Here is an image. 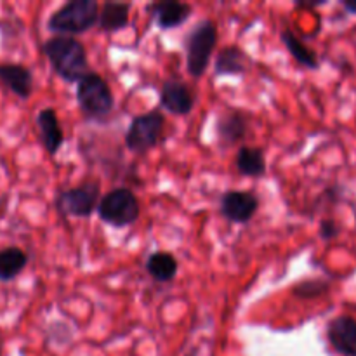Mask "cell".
<instances>
[{
  "label": "cell",
  "instance_id": "6da1fadb",
  "mask_svg": "<svg viewBox=\"0 0 356 356\" xmlns=\"http://www.w3.org/2000/svg\"><path fill=\"white\" fill-rule=\"evenodd\" d=\"M42 51L47 56L56 75L65 82L76 83L90 72L86 45L75 37L56 35L44 42Z\"/></svg>",
  "mask_w": 356,
  "mask_h": 356
},
{
  "label": "cell",
  "instance_id": "7a4b0ae2",
  "mask_svg": "<svg viewBox=\"0 0 356 356\" xmlns=\"http://www.w3.org/2000/svg\"><path fill=\"white\" fill-rule=\"evenodd\" d=\"M218 26L212 19H202L191 28L184 37V51H186V72L193 79L205 75L211 65L212 54L218 45Z\"/></svg>",
  "mask_w": 356,
  "mask_h": 356
},
{
  "label": "cell",
  "instance_id": "3957f363",
  "mask_svg": "<svg viewBox=\"0 0 356 356\" xmlns=\"http://www.w3.org/2000/svg\"><path fill=\"white\" fill-rule=\"evenodd\" d=\"M99 3L96 0H72L59 7L49 17V31L61 37L87 33L94 24H97Z\"/></svg>",
  "mask_w": 356,
  "mask_h": 356
},
{
  "label": "cell",
  "instance_id": "277c9868",
  "mask_svg": "<svg viewBox=\"0 0 356 356\" xmlns=\"http://www.w3.org/2000/svg\"><path fill=\"white\" fill-rule=\"evenodd\" d=\"M76 103L83 117L103 120L113 111L115 97L111 87L99 73L89 72L76 82Z\"/></svg>",
  "mask_w": 356,
  "mask_h": 356
},
{
  "label": "cell",
  "instance_id": "5b68a950",
  "mask_svg": "<svg viewBox=\"0 0 356 356\" xmlns=\"http://www.w3.org/2000/svg\"><path fill=\"white\" fill-rule=\"evenodd\" d=\"M96 212L101 221L113 228H129L139 219L141 205L134 191L120 186L101 197Z\"/></svg>",
  "mask_w": 356,
  "mask_h": 356
},
{
  "label": "cell",
  "instance_id": "8992f818",
  "mask_svg": "<svg viewBox=\"0 0 356 356\" xmlns=\"http://www.w3.org/2000/svg\"><path fill=\"white\" fill-rule=\"evenodd\" d=\"M163 127H165V117L162 111L152 110L148 113L136 115L125 132V146L132 153L143 155L159 146V143L162 141Z\"/></svg>",
  "mask_w": 356,
  "mask_h": 356
},
{
  "label": "cell",
  "instance_id": "52a82bcc",
  "mask_svg": "<svg viewBox=\"0 0 356 356\" xmlns=\"http://www.w3.org/2000/svg\"><path fill=\"white\" fill-rule=\"evenodd\" d=\"M101 200L99 181L89 179L79 186L61 191L56 198V209L66 218H89Z\"/></svg>",
  "mask_w": 356,
  "mask_h": 356
},
{
  "label": "cell",
  "instance_id": "ba28073f",
  "mask_svg": "<svg viewBox=\"0 0 356 356\" xmlns=\"http://www.w3.org/2000/svg\"><path fill=\"white\" fill-rule=\"evenodd\" d=\"M259 211V198L247 190H228L219 200V212L235 225H247Z\"/></svg>",
  "mask_w": 356,
  "mask_h": 356
},
{
  "label": "cell",
  "instance_id": "9c48e42d",
  "mask_svg": "<svg viewBox=\"0 0 356 356\" xmlns=\"http://www.w3.org/2000/svg\"><path fill=\"white\" fill-rule=\"evenodd\" d=\"M325 337L339 356H356V318L351 315L334 316L325 325Z\"/></svg>",
  "mask_w": 356,
  "mask_h": 356
},
{
  "label": "cell",
  "instance_id": "30bf717a",
  "mask_svg": "<svg viewBox=\"0 0 356 356\" xmlns=\"http://www.w3.org/2000/svg\"><path fill=\"white\" fill-rule=\"evenodd\" d=\"M146 13L152 19H155L160 30L167 31L186 23L193 14V7L186 2H177V0H160V2L148 3Z\"/></svg>",
  "mask_w": 356,
  "mask_h": 356
},
{
  "label": "cell",
  "instance_id": "8fae6325",
  "mask_svg": "<svg viewBox=\"0 0 356 356\" xmlns=\"http://www.w3.org/2000/svg\"><path fill=\"white\" fill-rule=\"evenodd\" d=\"M160 104L169 113L186 117L193 110L195 97L183 80L167 79L160 89Z\"/></svg>",
  "mask_w": 356,
  "mask_h": 356
},
{
  "label": "cell",
  "instance_id": "7c38bea8",
  "mask_svg": "<svg viewBox=\"0 0 356 356\" xmlns=\"http://www.w3.org/2000/svg\"><path fill=\"white\" fill-rule=\"evenodd\" d=\"M0 83L19 99L33 94V73L19 63H0Z\"/></svg>",
  "mask_w": 356,
  "mask_h": 356
},
{
  "label": "cell",
  "instance_id": "4fadbf2b",
  "mask_svg": "<svg viewBox=\"0 0 356 356\" xmlns=\"http://www.w3.org/2000/svg\"><path fill=\"white\" fill-rule=\"evenodd\" d=\"M38 138L49 155L54 156L65 145V132L54 108H42L37 115Z\"/></svg>",
  "mask_w": 356,
  "mask_h": 356
},
{
  "label": "cell",
  "instance_id": "5bb4252c",
  "mask_svg": "<svg viewBox=\"0 0 356 356\" xmlns=\"http://www.w3.org/2000/svg\"><path fill=\"white\" fill-rule=\"evenodd\" d=\"M216 132H218V141L222 148L236 145V143L242 141L247 136V132H249L247 115L240 110H226L225 113L218 118Z\"/></svg>",
  "mask_w": 356,
  "mask_h": 356
},
{
  "label": "cell",
  "instance_id": "9a60e30c",
  "mask_svg": "<svg viewBox=\"0 0 356 356\" xmlns=\"http://www.w3.org/2000/svg\"><path fill=\"white\" fill-rule=\"evenodd\" d=\"M249 70V56L238 45H226L218 52L214 72L218 76H242Z\"/></svg>",
  "mask_w": 356,
  "mask_h": 356
},
{
  "label": "cell",
  "instance_id": "2e32d148",
  "mask_svg": "<svg viewBox=\"0 0 356 356\" xmlns=\"http://www.w3.org/2000/svg\"><path fill=\"white\" fill-rule=\"evenodd\" d=\"M132 3L129 2H104L99 7L97 24L104 33H118L125 30L131 21Z\"/></svg>",
  "mask_w": 356,
  "mask_h": 356
},
{
  "label": "cell",
  "instance_id": "e0dca14e",
  "mask_svg": "<svg viewBox=\"0 0 356 356\" xmlns=\"http://www.w3.org/2000/svg\"><path fill=\"white\" fill-rule=\"evenodd\" d=\"M28 266V254L17 245H7L0 249V282L9 284L16 280Z\"/></svg>",
  "mask_w": 356,
  "mask_h": 356
},
{
  "label": "cell",
  "instance_id": "ac0fdd59",
  "mask_svg": "<svg viewBox=\"0 0 356 356\" xmlns=\"http://www.w3.org/2000/svg\"><path fill=\"white\" fill-rule=\"evenodd\" d=\"M236 170L245 177H263L266 174V155L261 148H254V146H242L236 152L235 159Z\"/></svg>",
  "mask_w": 356,
  "mask_h": 356
},
{
  "label": "cell",
  "instance_id": "d6986e66",
  "mask_svg": "<svg viewBox=\"0 0 356 356\" xmlns=\"http://www.w3.org/2000/svg\"><path fill=\"white\" fill-rule=\"evenodd\" d=\"M282 42L284 45L287 47V51L291 52L292 58L302 66V68H308V70H318L320 68V61H318V56L316 52L313 51L312 47L305 44L291 28H284L280 33Z\"/></svg>",
  "mask_w": 356,
  "mask_h": 356
},
{
  "label": "cell",
  "instance_id": "ffe728a7",
  "mask_svg": "<svg viewBox=\"0 0 356 356\" xmlns=\"http://www.w3.org/2000/svg\"><path fill=\"white\" fill-rule=\"evenodd\" d=\"M146 271L159 284H169L177 275L179 264L170 252H153L146 259Z\"/></svg>",
  "mask_w": 356,
  "mask_h": 356
},
{
  "label": "cell",
  "instance_id": "44dd1931",
  "mask_svg": "<svg viewBox=\"0 0 356 356\" xmlns=\"http://www.w3.org/2000/svg\"><path fill=\"white\" fill-rule=\"evenodd\" d=\"M329 291L330 284L327 280H323V278H308V280L296 284L294 289H292V294L299 299H305V301H312V299L322 298Z\"/></svg>",
  "mask_w": 356,
  "mask_h": 356
},
{
  "label": "cell",
  "instance_id": "7402d4cb",
  "mask_svg": "<svg viewBox=\"0 0 356 356\" xmlns=\"http://www.w3.org/2000/svg\"><path fill=\"white\" fill-rule=\"evenodd\" d=\"M341 232H343V228H341L339 222L334 221V219H322V221H320L318 235L320 238L325 240V242L336 240L337 236L341 235Z\"/></svg>",
  "mask_w": 356,
  "mask_h": 356
},
{
  "label": "cell",
  "instance_id": "603a6c76",
  "mask_svg": "<svg viewBox=\"0 0 356 356\" xmlns=\"http://www.w3.org/2000/svg\"><path fill=\"white\" fill-rule=\"evenodd\" d=\"M327 2H296V7L298 9H315V7H320V6H325Z\"/></svg>",
  "mask_w": 356,
  "mask_h": 356
},
{
  "label": "cell",
  "instance_id": "cb8c5ba5",
  "mask_svg": "<svg viewBox=\"0 0 356 356\" xmlns=\"http://www.w3.org/2000/svg\"><path fill=\"white\" fill-rule=\"evenodd\" d=\"M341 6L348 14H356V0H343Z\"/></svg>",
  "mask_w": 356,
  "mask_h": 356
},
{
  "label": "cell",
  "instance_id": "d4e9b609",
  "mask_svg": "<svg viewBox=\"0 0 356 356\" xmlns=\"http://www.w3.org/2000/svg\"><path fill=\"white\" fill-rule=\"evenodd\" d=\"M188 356H198V351H197V350H195V351H193V353H190V355H188Z\"/></svg>",
  "mask_w": 356,
  "mask_h": 356
},
{
  "label": "cell",
  "instance_id": "484cf974",
  "mask_svg": "<svg viewBox=\"0 0 356 356\" xmlns=\"http://www.w3.org/2000/svg\"><path fill=\"white\" fill-rule=\"evenodd\" d=\"M0 356H2V339H0Z\"/></svg>",
  "mask_w": 356,
  "mask_h": 356
}]
</instances>
